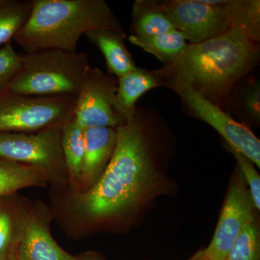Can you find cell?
Listing matches in <instances>:
<instances>
[{
  "label": "cell",
  "mask_w": 260,
  "mask_h": 260,
  "mask_svg": "<svg viewBox=\"0 0 260 260\" xmlns=\"http://www.w3.org/2000/svg\"><path fill=\"white\" fill-rule=\"evenodd\" d=\"M259 43L239 28L199 44H188L172 62L153 70L162 86L189 88L218 107L230 104L243 80L259 64Z\"/></svg>",
  "instance_id": "2"
},
{
  "label": "cell",
  "mask_w": 260,
  "mask_h": 260,
  "mask_svg": "<svg viewBox=\"0 0 260 260\" xmlns=\"http://www.w3.org/2000/svg\"><path fill=\"white\" fill-rule=\"evenodd\" d=\"M116 138V129L113 128L85 129V153L78 192L88 190L99 180L112 159Z\"/></svg>",
  "instance_id": "12"
},
{
  "label": "cell",
  "mask_w": 260,
  "mask_h": 260,
  "mask_svg": "<svg viewBox=\"0 0 260 260\" xmlns=\"http://www.w3.org/2000/svg\"><path fill=\"white\" fill-rule=\"evenodd\" d=\"M8 260H18V258H17L16 256V250H15L11 254H10Z\"/></svg>",
  "instance_id": "27"
},
{
  "label": "cell",
  "mask_w": 260,
  "mask_h": 260,
  "mask_svg": "<svg viewBox=\"0 0 260 260\" xmlns=\"http://www.w3.org/2000/svg\"><path fill=\"white\" fill-rule=\"evenodd\" d=\"M223 8L231 28L240 29L254 42L259 43V0H225Z\"/></svg>",
  "instance_id": "19"
},
{
  "label": "cell",
  "mask_w": 260,
  "mask_h": 260,
  "mask_svg": "<svg viewBox=\"0 0 260 260\" xmlns=\"http://www.w3.org/2000/svg\"><path fill=\"white\" fill-rule=\"evenodd\" d=\"M77 260H84V259H77Z\"/></svg>",
  "instance_id": "29"
},
{
  "label": "cell",
  "mask_w": 260,
  "mask_h": 260,
  "mask_svg": "<svg viewBox=\"0 0 260 260\" xmlns=\"http://www.w3.org/2000/svg\"><path fill=\"white\" fill-rule=\"evenodd\" d=\"M188 260H203V251H200Z\"/></svg>",
  "instance_id": "26"
},
{
  "label": "cell",
  "mask_w": 260,
  "mask_h": 260,
  "mask_svg": "<svg viewBox=\"0 0 260 260\" xmlns=\"http://www.w3.org/2000/svg\"><path fill=\"white\" fill-rule=\"evenodd\" d=\"M34 0H0V46L8 44L28 21Z\"/></svg>",
  "instance_id": "20"
},
{
  "label": "cell",
  "mask_w": 260,
  "mask_h": 260,
  "mask_svg": "<svg viewBox=\"0 0 260 260\" xmlns=\"http://www.w3.org/2000/svg\"><path fill=\"white\" fill-rule=\"evenodd\" d=\"M184 105L221 135L229 148L234 149L260 167V141L247 126L236 121L229 113L189 88L175 91Z\"/></svg>",
  "instance_id": "9"
},
{
  "label": "cell",
  "mask_w": 260,
  "mask_h": 260,
  "mask_svg": "<svg viewBox=\"0 0 260 260\" xmlns=\"http://www.w3.org/2000/svg\"><path fill=\"white\" fill-rule=\"evenodd\" d=\"M161 86L153 71L138 67L118 78L115 106L123 123L135 115L137 102L143 94Z\"/></svg>",
  "instance_id": "14"
},
{
  "label": "cell",
  "mask_w": 260,
  "mask_h": 260,
  "mask_svg": "<svg viewBox=\"0 0 260 260\" xmlns=\"http://www.w3.org/2000/svg\"><path fill=\"white\" fill-rule=\"evenodd\" d=\"M63 126L37 133H0V158L38 168L53 184H68L61 147Z\"/></svg>",
  "instance_id": "6"
},
{
  "label": "cell",
  "mask_w": 260,
  "mask_h": 260,
  "mask_svg": "<svg viewBox=\"0 0 260 260\" xmlns=\"http://www.w3.org/2000/svg\"><path fill=\"white\" fill-rule=\"evenodd\" d=\"M259 232L254 220L238 236L225 260H259Z\"/></svg>",
  "instance_id": "22"
},
{
  "label": "cell",
  "mask_w": 260,
  "mask_h": 260,
  "mask_svg": "<svg viewBox=\"0 0 260 260\" xmlns=\"http://www.w3.org/2000/svg\"><path fill=\"white\" fill-rule=\"evenodd\" d=\"M96 29L124 30L105 0H34L28 21L13 39L25 53H75L80 37Z\"/></svg>",
  "instance_id": "3"
},
{
  "label": "cell",
  "mask_w": 260,
  "mask_h": 260,
  "mask_svg": "<svg viewBox=\"0 0 260 260\" xmlns=\"http://www.w3.org/2000/svg\"><path fill=\"white\" fill-rule=\"evenodd\" d=\"M61 147L70 193L78 192L85 153V129L80 125L75 116L63 126Z\"/></svg>",
  "instance_id": "16"
},
{
  "label": "cell",
  "mask_w": 260,
  "mask_h": 260,
  "mask_svg": "<svg viewBox=\"0 0 260 260\" xmlns=\"http://www.w3.org/2000/svg\"><path fill=\"white\" fill-rule=\"evenodd\" d=\"M117 84L114 75L89 65L75 102V118L82 127L116 129L123 124L115 106Z\"/></svg>",
  "instance_id": "7"
},
{
  "label": "cell",
  "mask_w": 260,
  "mask_h": 260,
  "mask_svg": "<svg viewBox=\"0 0 260 260\" xmlns=\"http://www.w3.org/2000/svg\"><path fill=\"white\" fill-rule=\"evenodd\" d=\"M155 111L138 107L133 117L116 128L115 150L99 180L88 190L70 193L68 212L80 226L129 213L153 189L158 173L149 126Z\"/></svg>",
  "instance_id": "1"
},
{
  "label": "cell",
  "mask_w": 260,
  "mask_h": 260,
  "mask_svg": "<svg viewBox=\"0 0 260 260\" xmlns=\"http://www.w3.org/2000/svg\"><path fill=\"white\" fill-rule=\"evenodd\" d=\"M249 77L238 85L233 94L231 102L235 101L239 110L251 122L259 124L260 121V84L259 80Z\"/></svg>",
  "instance_id": "21"
},
{
  "label": "cell",
  "mask_w": 260,
  "mask_h": 260,
  "mask_svg": "<svg viewBox=\"0 0 260 260\" xmlns=\"http://www.w3.org/2000/svg\"><path fill=\"white\" fill-rule=\"evenodd\" d=\"M85 36L102 51L109 74L119 78L136 68L124 42L126 38L124 30L96 29L85 32Z\"/></svg>",
  "instance_id": "13"
},
{
  "label": "cell",
  "mask_w": 260,
  "mask_h": 260,
  "mask_svg": "<svg viewBox=\"0 0 260 260\" xmlns=\"http://www.w3.org/2000/svg\"><path fill=\"white\" fill-rule=\"evenodd\" d=\"M18 260H77L56 244L49 229L50 218L37 207L18 210Z\"/></svg>",
  "instance_id": "11"
},
{
  "label": "cell",
  "mask_w": 260,
  "mask_h": 260,
  "mask_svg": "<svg viewBox=\"0 0 260 260\" xmlns=\"http://www.w3.org/2000/svg\"><path fill=\"white\" fill-rule=\"evenodd\" d=\"M47 176L38 168L0 158V199L27 187H44Z\"/></svg>",
  "instance_id": "17"
},
{
  "label": "cell",
  "mask_w": 260,
  "mask_h": 260,
  "mask_svg": "<svg viewBox=\"0 0 260 260\" xmlns=\"http://www.w3.org/2000/svg\"><path fill=\"white\" fill-rule=\"evenodd\" d=\"M176 30L160 8V3L153 0H135L132 8L130 36L148 37Z\"/></svg>",
  "instance_id": "15"
},
{
  "label": "cell",
  "mask_w": 260,
  "mask_h": 260,
  "mask_svg": "<svg viewBox=\"0 0 260 260\" xmlns=\"http://www.w3.org/2000/svg\"><path fill=\"white\" fill-rule=\"evenodd\" d=\"M128 39L133 45L153 54L164 64H169L177 59L185 51L188 45L185 38L177 29L152 37L129 36Z\"/></svg>",
  "instance_id": "18"
},
{
  "label": "cell",
  "mask_w": 260,
  "mask_h": 260,
  "mask_svg": "<svg viewBox=\"0 0 260 260\" xmlns=\"http://www.w3.org/2000/svg\"><path fill=\"white\" fill-rule=\"evenodd\" d=\"M7 198H1V199H0V208H1L2 206H3V204H4V203H5V199H6Z\"/></svg>",
  "instance_id": "28"
},
{
  "label": "cell",
  "mask_w": 260,
  "mask_h": 260,
  "mask_svg": "<svg viewBox=\"0 0 260 260\" xmlns=\"http://www.w3.org/2000/svg\"><path fill=\"white\" fill-rule=\"evenodd\" d=\"M89 65L88 56L83 52L45 49L21 54L20 67L8 89L36 96L76 98Z\"/></svg>",
  "instance_id": "4"
},
{
  "label": "cell",
  "mask_w": 260,
  "mask_h": 260,
  "mask_svg": "<svg viewBox=\"0 0 260 260\" xmlns=\"http://www.w3.org/2000/svg\"><path fill=\"white\" fill-rule=\"evenodd\" d=\"M250 193L242 177L232 183L213 239L203 250V260H225L238 236L254 220Z\"/></svg>",
  "instance_id": "10"
},
{
  "label": "cell",
  "mask_w": 260,
  "mask_h": 260,
  "mask_svg": "<svg viewBox=\"0 0 260 260\" xmlns=\"http://www.w3.org/2000/svg\"><path fill=\"white\" fill-rule=\"evenodd\" d=\"M21 54L15 50L10 43L0 48V92L8 85L20 67Z\"/></svg>",
  "instance_id": "24"
},
{
  "label": "cell",
  "mask_w": 260,
  "mask_h": 260,
  "mask_svg": "<svg viewBox=\"0 0 260 260\" xmlns=\"http://www.w3.org/2000/svg\"><path fill=\"white\" fill-rule=\"evenodd\" d=\"M18 210L5 203L0 208V260H8L16 250L18 240Z\"/></svg>",
  "instance_id": "23"
},
{
  "label": "cell",
  "mask_w": 260,
  "mask_h": 260,
  "mask_svg": "<svg viewBox=\"0 0 260 260\" xmlns=\"http://www.w3.org/2000/svg\"><path fill=\"white\" fill-rule=\"evenodd\" d=\"M232 153L237 158L243 176L245 177L246 181L249 186V193H250L253 204L257 210L260 209V177L259 174L256 172L255 168L252 165L250 160L242 153L229 148Z\"/></svg>",
  "instance_id": "25"
},
{
  "label": "cell",
  "mask_w": 260,
  "mask_h": 260,
  "mask_svg": "<svg viewBox=\"0 0 260 260\" xmlns=\"http://www.w3.org/2000/svg\"><path fill=\"white\" fill-rule=\"evenodd\" d=\"M76 98L0 92V133H37L63 126L75 116Z\"/></svg>",
  "instance_id": "5"
},
{
  "label": "cell",
  "mask_w": 260,
  "mask_h": 260,
  "mask_svg": "<svg viewBox=\"0 0 260 260\" xmlns=\"http://www.w3.org/2000/svg\"><path fill=\"white\" fill-rule=\"evenodd\" d=\"M225 0L210 4L205 0H169L160 3V8L188 44L205 42L231 28Z\"/></svg>",
  "instance_id": "8"
}]
</instances>
